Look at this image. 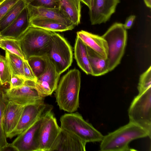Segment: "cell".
Listing matches in <instances>:
<instances>
[{
  "label": "cell",
  "mask_w": 151,
  "mask_h": 151,
  "mask_svg": "<svg viewBox=\"0 0 151 151\" xmlns=\"http://www.w3.org/2000/svg\"><path fill=\"white\" fill-rule=\"evenodd\" d=\"M81 76L76 68L69 71L61 78L55 91L56 102L59 108L69 113L79 107Z\"/></svg>",
  "instance_id": "obj_1"
},
{
  "label": "cell",
  "mask_w": 151,
  "mask_h": 151,
  "mask_svg": "<svg viewBox=\"0 0 151 151\" xmlns=\"http://www.w3.org/2000/svg\"><path fill=\"white\" fill-rule=\"evenodd\" d=\"M148 137L151 134L145 129L129 122L104 136L100 145L101 151H127L132 150L129 146L132 141Z\"/></svg>",
  "instance_id": "obj_2"
},
{
  "label": "cell",
  "mask_w": 151,
  "mask_h": 151,
  "mask_svg": "<svg viewBox=\"0 0 151 151\" xmlns=\"http://www.w3.org/2000/svg\"><path fill=\"white\" fill-rule=\"evenodd\" d=\"M52 32L30 26L18 40L25 59L46 55Z\"/></svg>",
  "instance_id": "obj_3"
},
{
  "label": "cell",
  "mask_w": 151,
  "mask_h": 151,
  "mask_svg": "<svg viewBox=\"0 0 151 151\" xmlns=\"http://www.w3.org/2000/svg\"><path fill=\"white\" fill-rule=\"evenodd\" d=\"M108 46L107 58L109 72L114 70L121 60L127 41V32L122 23L113 24L101 36Z\"/></svg>",
  "instance_id": "obj_4"
},
{
  "label": "cell",
  "mask_w": 151,
  "mask_h": 151,
  "mask_svg": "<svg viewBox=\"0 0 151 151\" xmlns=\"http://www.w3.org/2000/svg\"><path fill=\"white\" fill-rule=\"evenodd\" d=\"M60 128L70 132L86 142H101L104 136L78 112L65 114L60 119Z\"/></svg>",
  "instance_id": "obj_5"
},
{
  "label": "cell",
  "mask_w": 151,
  "mask_h": 151,
  "mask_svg": "<svg viewBox=\"0 0 151 151\" xmlns=\"http://www.w3.org/2000/svg\"><path fill=\"white\" fill-rule=\"evenodd\" d=\"M46 55L60 75L71 65L73 55L72 48L59 34L53 32Z\"/></svg>",
  "instance_id": "obj_6"
},
{
  "label": "cell",
  "mask_w": 151,
  "mask_h": 151,
  "mask_svg": "<svg viewBox=\"0 0 151 151\" xmlns=\"http://www.w3.org/2000/svg\"><path fill=\"white\" fill-rule=\"evenodd\" d=\"M128 114L129 122L139 125L151 134V87L134 98Z\"/></svg>",
  "instance_id": "obj_7"
},
{
  "label": "cell",
  "mask_w": 151,
  "mask_h": 151,
  "mask_svg": "<svg viewBox=\"0 0 151 151\" xmlns=\"http://www.w3.org/2000/svg\"><path fill=\"white\" fill-rule=\"evenodd\" d=\"M4 91L8 101L19 105L25 106L44 101V98L39 93L33 81L26 80L21 87Z\"/></svg>",
  "instance_id": "obj_8"
},
{
  "label": "cell",
  "mask_w": 151,
  "mask_h": 151,
  "mask_svg": "<svg viewBox=\"0 0 151 151\" xmlns=\"http://www.w3.org/2000/svg\"><path fill=\"white\" fill-rule=\"evenodd\" d=\"M52 107L44 101L25 106L20 119L15 129L7 138L11 139L18 135L28 128L42 115Z\"/></svg>",
  "instance_id": "obj_9"
},
{
  "label": "cell",
  "mask_w": 151,
  "mask_h": 151,
  "mask_svg": "<svg viewBox=\"0 0 151 151\" xmlns=\"http://www.w3.org/2000/svg\"><path fill=\"white\" fill-rule=\"evenodd\" d=\"M50 110L40 117L35 122L24 131L10 145L15 151H39L38 142L40 128L46 114Z\"/></svg>",
  "instance_id": "obj_10"
},
{
  "label": "cell",
  "mask_w": 151,
  "mask_h": 151,
  "mask_svg": "<svg viewBox=\"0 0 151 151\" xmlns=\"http://www.w3.org/2000/svg\"><path fill=\"white\" fill-rule=\"evenodd\" d=\"M61 129L52 110L48 111L44 117L39 129V151H50Z\"/></svg>",
  "instance_id": "obj_11"
},
{
  "label": "cell",
  "mask_w": 151,
  "mask_h": 151,
  "mask_svg": "<svg viewBox=\"0 0 151 151\" xmlns=\"http://www.w3.org/2000/svg\"><path fill=\"white\" fill-rule=\"evenodd\" d=\"M120 0H91L89 15L92 25L105 23L115 12Z\"/></svg>",
  "instance_id": "obj_12"
},
{
  "label": "cell",
  "mask_w": 151,
  "mask_h": 151,
  "mask_svg": "<svg viewBox=\"0 0 151 151\" xmlns=\"http://www.w3.org/2000/svg\"><path fill=\"white\" fill-rule=\"evenodd\" d=\"M47 64L45 71L35 82L36 88L40 95L44 98L51 95L55 91L60 75L47 57Z\"/></svg>",
  "instance_id": "obj_13"
},
{
  "label": "cell",
  "mask_w": 151,
  "mask_h": 151,
  "mask_svg": "<svg viewBox=\"0 0 151 151\" xmlns=\"http://www.w3.org/2000/svg\"><path fill=\"white\" fill-rule=\"evenodd\" d=\"M86 143L74 134L61 128L50 151H85Z\"/></svg>",
  "instance_id": "obj_14"
},
{
  "label": "cell",
  "mask_w": 151,
  "mask_h": 151,
  "mask_svg": "<svg viewBox=\"0 0 151 151\" xmlns=\"http://www.w3.org/2000/svg\"><path fill=\"white\" fill-rule=\"evenodd\" d=\"M29 20L34 18L54 19L73 28L75 26L60 8L57 9L36 7L27 5Z\"/></svg>",
  "instance_id": "obj_15"
},
{
  "label": "cell",
  "mask_w": 151,
  "mask_h": 151,
  "mask_svg": "<svg viewBox=\"0 0 151 151\" xmlns=\"http://www.w3.org/2000/svg\"><path fill=\"white\" fill-rule=\"evenodd\" d=\"M30 26V20L27 6L16 19L0 33L3 38L18 40Z\"/></svg>",
  "instance_id": "obj_16"
},
{
  "label": "cell",
  "mask_w": 151,
  "mask_h": 151,
  "mask_svg": "<svg viewBox=\"0 0 151 151\" xmlns=\"http://www.w3.org/2000/svg\"><path fill=\"white\" fill-rule=\"evenodd\" d=\"M25 106L8 101L4 120V126L7 138L15 129L20 119Z\"/></svg>",
  "instance_id": "obj_17"
},
{
  "label": "cell",
  "mask_w": 151,
  "mask_h": 151,
  "mask_svg": "<svg viewBox=\"0 0 151 151\" xmlns=\"http://www.w3.org/2000/svg\"><path fill=\"white\" fill-rule=\"evenodd\" d=\"M77 35V37L86 46L104 58L107 59L108 45L106 41L102 36L83 30L78 32Z\"/></svg>",
  "instance_id": "obj_18"
},
{
  "label": "cell",
  "mask_w": 151,
  "mask_h": 151,
  "mask_svg": "<svg viewBox=\"0 0 151 151\" xmlns=\"http://www.w3.org/2000/svg\"><path fill=\"white\" fill-rule=\"evenodd\" d=\"M87 55L92 75L99 76L109 72L107 59L105 58L87 46Z\"/></svg>",
  "instance_id": "obj_19"
},
{
  "label": "cell",
  "mask_w": 151,
  "mask_h": 151,
  "mask_svg": "<svg viewBox=\"0 0 151 151\" xmlns=\"http://www.w3.org/2000/svg\"><path fill=\"white\" fill-rule=\"evenodd\" d=\"M30 26L52 32H62L73 29L57 20L44 18H33L30 19Z\"/></svg>",
  "instance_id": "obj_20"
},
{
  "label": "cell",
  "mask_w": 151,
  "mask_h": 151,
  "mask_svg": "<svg viewBox=\"0 0 151 151\" xmlns=\"http://www.w3.org/2000/svg\"><path fill=\"white\" fill-rule=\"evenodd\" d=\"M74 56L78 65L87 74L92 75L87 55V46L76 37L74 46Z\"/></svg>",
  "instance_id": "obj_21"
},
{
  "label": "cell",
  "mask_w": 151,
  "mask_h": 151,
  "mask_svg": "<svg viewBox=\"0 0 151 151\" xmlns=\"http://www.w3.org/2000/svg\"><path fill=\"white\" fill-rule=\"evenodd\" d=\"M60 8L68 17L75 26L80 22L81 6L79 0H59Z\"/></svg>",
  "instance_id": "obj_22"
},
{
  "label": "cell",
  "mask_w": 151,
  "mask_h": 151,
  "mask_svg": "<svg viewBox=\"0 0 151 151\" xmlns=\"http://www.w3.org/2000/svg\"><path fill=\"white\" fill-rule=\"evenodd\" d=\"M27 6L25 0H19L11 7L0 20V32L10 25Z\"/></svg>",
  "instance_id": "obj_23"
},
{
  "label": "cell",
  "mask_w": 151,
  "mask_h": 151,
  "mask_svg": "<svg viewBox=\"0 0 151 151\" xmlns=\"http://www.w3.org/2000/svg\"><path fill=\"white\" fill-rule=\"evenodd\" d=\"M8 101L4 90L0 88V151H4L9 144L4 126L5 112Z\"/></svg>",
  "instance_id": "obj_24"
},
{
  "label": "cell",
  "mask_w": 151,
  "mask_h": 151,
  "mask_svg": "<svg viewBox=\"0 0 151 151\" xmlns=\"http://www.w3.org/2000/svg\"><path fill=\"white\" fill-rule=\"evenodd\" d=\"M27 60L37 78L45 71L47 64V58L46 55L32 56Z\"/></svg>",
  "instance_id": "obj_25"
},
{
  "label": "cell",
  "mask_w": 151,
  "mask_h": 151,
  "mask_svg": "<svg viewBox=\"0 0 151 151\" xmlns=\"http://www.w3.org/2000/svg\"><path fill=\"white\" fill-rule=\"evenodd\" d=\"M5 58L12 73L24 78L23 70L24 60L18 56L7 51H5Z\"/></svg>",
  "instance_id": "obj_26"
},
{
  "label": "cell",
  "mask_w": 151,
  "mask_h": 151,
  "mask_svg": "<svg viewBox=\"0 0 151 151\" xmlns=\"http://www.w3.org/2000/svg\"><path fill=\"white\" fill-rule=\"evenodd\" d=\"M0 48L14 54L23 60H25L18 40L10 38H3Z\"/></svg>",
  "instance_id": "obj_27"
},
{
  "label": "cell",
  "mask_w": 151,
  "mask_h": 151,
  "mask_svg": "<svg viewBox=\"0 0 151 151\" xmlns=\"http://www.w3.org/2000/svg\"><path fill=\"white\" fill-rule=\"evenodd\" d=\"M12 73L7 62L4 56L0 55V85L9 83Z\"/></svg>",
  "instance_id": "obj_28"
},
{
  "label": "cell",
  "mask_w": 151,
  "mask_h": 151,
  "mask_svg": "<svg viewBox=\"0 0 151 151\" xmlns=\"http://www.w3.org/2000/svg\"><path fill=\"white\" fill-rule=\"evenodd\" d=\"M27 5L36 7L57 9L60 7L59 0H25Z\"/></svg>",
  "instance_id": "obj_29"
},
{
  "label": "cell",
  "mask_w": 151,
  "mask_h": 151,
  "mask_svg": "<svg viewBox=\"0 0 151 151\" xmlns=\"http://www.w3.org/2000/svg\"><path fill=\"white\" fill-rule=\"evenodd\" d=\"M151 87V66L140 76L137 86L139 93L144 92Z\"/></svg>",
  "instance_id": "obj_30"
},
{
  "label": "cell",
  "mask_w": 151,
  "mask_h": 151,
  "mask_svg": "<svg viewBox=\"0 0 151 151\" xmlns=\"http://www.w3.org/2000/svg\"><path fill=\"white\" fill-rule=\"evenodd\" d=\"M23 70L24 77L26 80L36 81L37 78L26 60L23 61Z\"/></svg>",
  "instance_id": "obj_31"
},
{
  "label": "cell",
  "mask_w": 151,
  "mask_h": 151,
  "mask_svg": "<svg viewBox=\"0 0 151 151\" xmlns=\"http://www.w3.org/2000/svg\"><path fill=\"white\" fill-rule=\"evenodd\" d=\"M26 80L23 77L12 73L9 88L12 89L22 86L24 84Z\"/></svg>",
  "instance_id": "obj_32"
},
{
  "label": "cell",
  "mask_w": 151,
  "mask_h": 151,
  "mask_svg": "<svg viewBox=\"0 0 151 151\" xmlns=\"http://www.w3.org/2000/svg\"><path fill=\"white\" fill-rule=\"evenodd\" d=\"M19 0H5L0 4V20L10 8Z\"/></svg>",
  "instance_id": "obj_33"
},
{
  "label": "cell",
  "mask_w": 151,
  "mask_h": 151,
  "mask_svg": "<svg viewBox=\"0 0 151 151\" xmlns=\"http://www.w3.org/2000/svg\"><path fill=\"white\" fill-rule=\"evenodd\" d=\"M135 18L136 16L134 15H131L127 18L124 24V27L126 30L131 28Z\"/></svg>",
  "instance_id": "obj_34"
},
{
  "label": "cell",
  "mask_w": 151,
  "mask_h": 151,
  "mask_svg": "<svg viewBox=\"0 0 151 151\" xmlns=\"http://www.w3.org/2000/svg\"><path fill=\"white\" fill-rule=\"evenodd\" d=\"M86 5L89 9L91 6V0H79Z\"/></svg>",
  "instance_id": "obj_35"
},
{
  "label": "cell",
  "mask_w": 151,
  "mask_h": 151,
  "mask_svg": "<svg viewBox=\"0 0 151 151\" xmlns=\"http://www.w3.org/2000/svg\"><path fill=\"white\" fill-rule=\"evenodd\" d=\"M3 39L2 37L1 33L0 32V47L1 44V40L2 39Z\"/></svg>",
  "instance_id": "obj_36"
},
{
  "label": "cell",
  "mask_w": 151,
  "mask_h": 151,
  "mask_svg": "<svg viewBox=\"0 0 151 151\" xmlns=\"http://www.w3.org/2000/svg\"><path fill=\"white\" fill-rule=\"evenodd\" d=\"M5 0H0V4L3 2Z\"/></svg>",
  "instance_id": "obj_37"
},
{
  "label": "cell",
  "mask_w": 151,
  "mask_h": 151,
  "mask_svg": "<svg viewBox=\"0 0 151 151\" xmlns=\"http://www.w3.org/2000/svg\"><path fill=\"white\" fill-rule=\"evenodd\" d=\"M0 55H1V54H0Z\"/></svg>",
  "instance_id": "obj_38"
}]
</instances>
